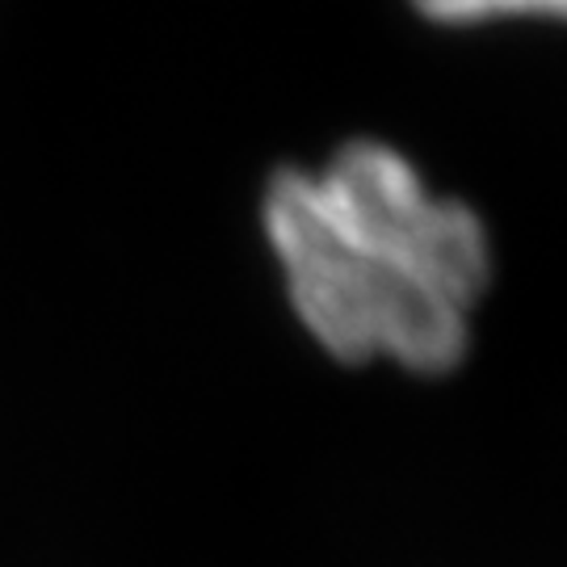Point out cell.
Returning a JSON list of instances; mask_svg holds the SVG:
<instances>
[{"mask_svg":"<svg viewBox=\"0 0 567 567\" xmlns=\"http://www.w3.org/2000/svg\"><path fill=\"white\" fill-rule=\"evenodd\" d=\"M265 231L295 316L337 362L386 358L412 374L463 362L471 311L492 278L487 231L466 203L437 198L395 147L353 140L320 173H278Z\"/></svg>","mask_w":567,"mask_h":567,"instance_id":"6da1fadb","label":"cell"},{"mask_svg":"<svg viewBox=\"0 0 567 567\" xmlns=\"http://www.w3.org/2000/svg\"><path fill=\"white\" fill-rule=\"evenodd\" d=\"M416 13L442 25H475L496 18H555L567 21V0H412Z\"/></svg>","mask_w":567,"mask_h":567,"instance_id":"7a4b0ae2","label":"cell"}]
</instances>
